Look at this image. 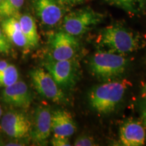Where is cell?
<instances>
[{
    "label": "cell",
    "mask_w": 146,
    "mask_h": 146,
    "mask_svg": "<svg viewBox=\"0 0 146 146\" xmlns=\"http://www.w3.org/2000/svg\"><path fill=\"white\" fill-rule=\"evenodd\" d=\"M25 0H1L0 23L10 17H18Z\"/></svg>",
    "instance_id": "16"
},
{
    "label": "cell",
    "mask_w": 146,
    "mask_h": 146,
    "mask_svg": "<svg viewBox=\"0 0 146 146\" xmlns=\"http://www.w3.org/2000/svg\"><path fill=\"white\" fill-rule=\"evenodd\" d=\"M1 27L11 43L23 49L30 48L22 31L18 17H10L3 20L1 22Z\"/></svg>",
    "instance_id": "14"
},
{
    "label": "cell",
    "mask_w": 146,
    "mask_h": 146,
    "mask_svg": "<svg viewBox=\"0 0 146 146\" xmlns=\"http://www.w3.org/2000/svg\"><path fill=\"white\" fill-rule=\"evenodd\" d=\"M104 16L93 9L85 8L69 12L62 19V31L73 36L86 33L102 23Z\"/></svg>",
    "instance_id": "4"
},
{
    "label": "cell",
    "mask_w": 146,
    "mask_h": 146,
    "mask_svg": "<svg viewBox=\"0 0 146 146\" xmlns=\"http://www.w3.org/2000/svg\"><path fill=\"white\" fill-rule=\"evenodd\" d=\"M102 50L128 55L140 48L141 39L135 33L120 25H111L102 31L97 39Z\"/></svg>",
    "instance_id": "2"
},
{
    "label": "cell",
    "mask_w": 146,
    "mask_h": 146,
    "mask_svg": "<svg viewBox=\"0 0 146 146\" xmlns=\"http://www.w3.org/2000/svg\"><path fill=\"white\" fill-rule=\"evenodd\" d=\"M119 140L122 145L141 146L146 141V129L139 120L129 119L120 125Z\"/></svg>",
    "instance_id": "12"
},
{
    "label": "cell",
    "mask_w": 146,
    "mask_h": 146,
    "mask_svg": "<svg viewBox=\"0 0 146 146\" xmlns=\"http://www.w3.org/2000/svg\"><path fill=\"white\" fill-rule=\"evenodd\" d=\"M76 125L68 111L58 109L52 112V131L54 135L69 137L74 134Z\"/></svg>",
    "instance_id": "13"
},
{
    "label": "cell",
    "mask_w": 146,
    "mask_h": 146,
    "mask_svg": "<svg viewBox=\"0 0 146 146\" xmlns=\"http://www.w3.org/2000/svg\"><path fill=\"white\" fill-rule=\"evenodd\" d=\"M125 56L108 51L99 50L89 60V70L99 81L106 82L120 78L129 66Z\"/></svg>",
    "instance_id": "3"
},
{
    "label": "cell",
    "mask_w": 146,
    "mask_h": 146,
    "mask_svg": "<svg viewBox=\"0 0 146 146\" xmlns=\"http://www.w3.org/2000/svg\"><path fill=\"white\" fill-rule=\"evenodd\" d=\"M31 125L26 114L18 111H9L2 116L1 127L2 131L10 137L21 139L31 134Z\"/></svg>",
    "instance_id": "9"
},
{
    "label": "cell",
    "mask_w": 146,
    "mask_h": 146,
    "mask_svg": "<svg viewBox=\"0 0 146 146\" xmlns=\"http://www.w3.org/2000/svg\"><path fill=\"white\" fill-rule=\"evenodd\" d=\"M109 4L131 14H137L143 8V0H106Z\"/></svg>",
    "instance_id": "17"
},
{
    "label": "cell",
    "mask_w": 146,
    "mask_h": 146,
    "mask_svg": "<svg viewBox=\"0 0 146 146\" xmlns=\"http://www.w3.org/2000/svg\"><path fill=\"white\" fill-rule=\"evenodd\" d=\"M145 93H146V85H145Z\"/></svg>",
    "instance_id": "28"
},
{
    "label": "cell",
    "mask_w": 146,
    "mask_h": 146,
    "mask_svg": "<svg viewBox=\"0 0 146 146\" xmlns=\"http://www.w3.org/2000/svg\"><path fill=\"white\" fill-rule=\"evenodd\" d=\"M96 145L94 139L88 135H81L74 142V145L75 146H93Z\"/></svg>",
    "instance_id": "20"
},
{
    "label": "cell",
    "mask_w": 146,
    "mask_h": 146,
    "mask_svg": "<svg viewBox=\"0 0 146 146\" xmlns=\"http://www.w3.org/2000/svg\"><path fill=\"white\" fill-rule=\"evenodd\" d=\"M130 85L127 79H116L93 87L87 94L89 106L98 114H110L123 101Z\"/></svg>",
    "instance_id": "1"
},
{
    "label": "cell",
    "mask_w": 146,
    "mask_h": 146,
    "mask_svg": "<svg viewBox=\"0 0 146 146\" xmlns=\"http://www.w3.org/2000/svg\"><path fill=\"white\" fill-rule=\"evenodd\" d=\"M52 132V112L45 106L36 108L34 115V122L31 125V136L36 143L43 145L46 143Z\"/></svg>",
    "instance_id": "10"
},
{
    "label": "cell",
    "mask_w": 146,
    "mask_h": 146,
    "mask_svg": "<svg viewBox=\"0 0 146 146\" xmlns=\"http://www.w3.org/2000/svg\"><path fill=\"white\" fill-rule=\"evenodd\" d=\"M0 1H1V0H0Z\"/></svg>",
    "instance_id": "30"
},
{
    "label": "cell",
    "mask_w": 146,
    "mask_h": 146,
    "mask_svg": "<svg viewBox=\"0 0 146 146\" xmlns=\"http://www.w3.org/2000/svg\"><path fill=\"white\" fill-rule=\"evenodd\" d=\"M19 73L15 66L9 64L6 68L0 72V88L10 86L18 81Z\"/></svg>",
    "instance_id": "18"
},
{
    "label": "cell",
    "mask_w": 146,
    "mask_h": 146,
    "mask_svg": "<svg viewBox=\"0 0 146 146\" xmlns=\"http://www.w3.org/2000/svg\"><path fill=\"white\" fill-rule=\"evenodd\" d=\"M33 8L42 25L54 27L65 16V4L58 0H31Z\"/></svg>",
    "instance_id": "8"
},
{
    "label": "cell",
    "mask_w": 146,
    "mask_h": 146,
    "mask_svg": "<svg viewBox=\"0 0 146 146\" xmlns=\"http://www.w3.org/2000/svg\"><path fill=\"white\" fill-rule=\"evenodd\" d=\"M51 143L54 146H70L71 143L68 137L63 136L54 135L51 139Z\"/></svg>",
    "instance_id": "21"
},
{
    "label": "cell",
    "mask_w": 146,
    "mask_h": 146,
    "mask_svg": "<svg viewBox=\"0 0 146 146\" xmlns=\"http://www.w3.org/2000/svg\"><path fill=\"white\" fill-rule=\"evenodd\" d=\"M84 1H85V0H66V5H77L83 3Z\"/></svg>",
    "instance_id": "23"
},
{
    "label": "cell",
    "mask_w": 146,
    "mask_h": 146,
    "mask_svg": "<svg viewBox=\"0 0 146 146\" xmlns=\"http://www.w3.org/2000/svg\"><path fill=\"white\" fill-rule=\"evenodd\" d=\"M141 120L146 129V104H142L141 108Z\"/></svg>",
    "instance_id": "22"
},
{
    "label": "cell",
    "mask_w": 146,
    "mask_h": 146,
    "mask_svg": "<svg viewBox=\"0 0 146 146\" xmlns=\"http://www.w3.org/2000/svg\"><path fill=\"white\" fill-rule=\"evenodd\" d=\"M6 145H10V146H13V145H24L23 143H18L17 142H10L8 144H6Z\"/></svg>",
    "instance_id": "25"
},
{
    "label": "cell",
    "mask_w": 146,
    "mask_h": 146,
    "mask_svg": "<svg viewBox=\"0 0 146 146\" xmlns=\"http://www.w3.org/2000/svg\"><path fill=\"white\" fill-rule=\"evenodd\" d=\"M58 1H60V2H62V3H64V4L66 5V0H58Z\"/></svg>",
    "instance_id": "27"
},
{
    "label": "cell",
    "mask_w": 146,
    "mask_h": 146,
    "mask_svg": "<svg viewBox=\"0 0 146 146\" xmlns=\"http://www.w3.org/2000/svg\"><path fill=\"white\" fill-rule=\"evenodd\" d=\"M11 50V43L3 32L0 27V53L3 54H9Z\"/></svg>",
    "instance_id": "19"
},
{
    "label": "cell",
    "mask_w": 146,
    "mask_h": 146,
    "mask_svg": "<svg viewBox=\"0 0 146 146\" xmlns=\"http://www.w3.org/2000/svg\"><path fill=\"white\" fill-rule=\"evenodd\" d=\"M143 1H146V0H143Z\"/></svg>",
    "instance_id": "29"
},
{
    "label": "cell",
    "mask_w": 146,
    "mask_h": 146,
    "mask_svg": "<svg viewBox=\"0 0 146 146\" xmlns=\"http://www.w3.org/2000/svg\"><path fill=\"white\" fill-rule=\"evenodd\" d=\"M1 99L7 104L25 109L31 106L32 96L26 83L23 81H17L10 86L3 88Z\"/></svg>",
    "instance_id": "11"
},
{
    "label": "cell",
    "mask_w": 146,
    "mask_h": 146,
    "mask_svg": "<svg viewBox=\"0 0 146 146\" xmlns=\"http://www.w3.org/2000/svg\"><path fill=\"white\" fill-rule=\"evenodd\" d=\"M29 74L35 88L41 96L56 104L68 103L65 93L47 70L38 68Z\"/></svg>",
    "instance_id": "6"
},
{
    "label": "cell",
    "mask_w": 146,
    "mask_h": 146,
    "mask_svg": "<svg viewBox=\"0 0 146 146\" xmlns=\"http://www.w3.org/2000/svg\"><path fill=\"white\" fill-rule=\"evenodd\" d=\"M44 67L61 88L72 89L79 79L80 67L76 58L65 60L49 58Z\"/></svg>",
    "instance_id": "5"
},
{
    "label": "cell",
    "mask_w": 146,
    "mask_h": 146,
    "mask_svg": "<svg viewBox=\"0 0 146 146\" xmlns=\"http://www.w3.org/2000/svg\"><path fill=\"white\" fill-rule=\"evenodd\" d=\"M2 114H3V110L2 109H1V106H0V118L2 117Z\"/></svg>",
    "instance_id": "26"
},
{
    "label": "cell",
    "mask_w": 146,
    "mask_h": 146,
    "mask_svg": "<svg viewBox=\"0 0 146 146\" xmlns=\"http://www.w3.org/2000/svg\"><path fill=\"white\" fill-rule=\"evenodd\" d=\"M50 58L54 60L74 59L80 49V44L76 36L64 31H60L50 35Z\"/></svg>",
    "instance_id": "7"
},
{
    "label": "cell",
    "mask_w": 146,
    "mask_h": 146,
    "mask_svg": "<svg viewBox=\"0 0 146 146\" xmlns=\"http://www.w3.org/2000/svg\"><path fill=\"white\" fill-rule=\"evenodd\" d=\"M22 31L26 38L30 48H35L39 45V36L34 18L29 14H20L18 17Z\"/></svg>",
    "instance_id": "15"
},
{
    "label": "cell",
    "mask_w": 146,
    "mask_h": 146,
    "mask_svg": "<svg viewBox=\"0 0 146 146\" xmlns=\"http://www.w3.org/2000/svg\"><path fill=\"white\" fill-rule=\"evenodd\" d=\"M9 64H10L7 61H5V60H1L0 61V72H1V71H3L4 69L6 68Z\"/></svg>",
    "instance_id": "24"
}]
</instances>
